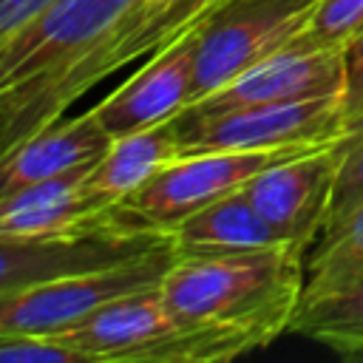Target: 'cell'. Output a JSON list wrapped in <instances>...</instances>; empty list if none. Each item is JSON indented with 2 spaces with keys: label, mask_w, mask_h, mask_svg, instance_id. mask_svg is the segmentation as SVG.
I'll return each instance as SVG.
<instances>
[{
  "label": "cell",
  "mask_w": 363,
  "mask_h": 363,
  "mask_svg": "<svg viewBox=\"0 0 363 363\" xmlns=\"http://www.w3.org/2000/svg\"><path fill=\"white\" fill-rule=\"evenodd\" d=\"M346 96V45L301 48L286 45L233 77L218 91L196 99L187 111H230L247 105L298 102L318 96Z\"/></svg>",
  "instance_id": "9c48e42d"
},
{
  "label": "cell",
  "mask_w": 363,
  "mask_h": 363,
  "mask_svg": "<svg viewBox=\"0 0 363 363\" xmlns=\"http://www.w3.org/2000/svg\"><path fill=\"white\" fill-rule=\"evenodd\" d=\"M145 0H57L0 48V105L28 99L111 43Z\"/></svg>",
  "instance_id": "7a4b0ae2"
},
{
  "label": "cell",
  "mask_w": 363,
  "mask_h": 363,
  "mask_svg": "<svg viewBox=\"0 0 363 363\" xmlns=\"http://www.w3.org/2000/svg\"><path fill=\"white\" fill-rule=\"evenodd\" d=\"M48 360L85 363V357L74 346L62 343L60 337H48V335H14V332L0 335V363H48Z\"/></svg>",
  "instance_id": "d6986e66"
},
{
  "label": "cell",
  "mask_w": 363,
  "mask_h": 363,
  "mask_svg": "<svg viewBox=\"0 0 363 363\" xmlns=\"http://www.w3.org/2000/svg\"><path fill=\"white\" fill-rule=\"evenodd\" d=\"M315 6L318 0H227L216 9L196 34L193 102L286 48L306 28Z\"/></svg>",
  "instance_id": "8992f818"
},
{
  "label": "cell",
  "mask_w": 363,
  "mask_h": 363,
  "mask_svg": "<svg viewBox=\"0 0 363 363\" xmlns=\"http://www.w3.org/2000/svg\"><path fill=\"white\" fill-rule=\"evenodd\" d=\"M352 136V133H349ZM349 136L281 159L264 167L244 184V193L255 204V210L275 227V233L292 244L306 250L312 238L326 227L335 179L349 145Z\"/></svg>",
  "instance_id": "52a82bcc"
},
{
  "label": "cell",
  "mask_w": 363,
  "mask_h": 363,
  "mask_svg": "<svg viewBox=\"0 0 363 363\" xmlns=\"http://www.w3.org/2000/svg\"><path fill=\"white\" fill-rule=\"evenodd\" d=\"M91 164L94 162L0 199V235L45 238V235H77L94 230L139 233L125 227L116 218L113 207H105L88 193L85 176Z\"/></svg>",
  "instance_id": "8fae6325"
},
{
  "label": "cell",
  "mask_w": 363,
  "mask_h": 363,
  "mask_svg": "<svg viewBox=\"0 0 363 363\" xmlns=\"http://www.w3.org/2000/svg\"><path fill=\"white\" fill-rule=\"evenodd\" d=\"M182 153L323 147L352 133L346 96L247 105L230 111H182L176 119Z\"/></svg>",
  "instance_id": "3957f363"
},
{
  "label": "cell",
  "mask_w": 363,
  "mask_h": 363,
  "mask_svg": "<svg viewBox=\"0 0 363 363\" xmlns=\"http://www.w3.org/2000/svg\"><path fill=\"white\" fill-rule=\"evenodd\" d=\"M346 111L352 122L363 116V31L346 43Z\"/></svg>",
  "instance_id": "44dd1931"
},
{
  "label": "cell",
  "mask_w": 363,
  "mask_h": 363,
  "mask_svg": "<svg viewBox=\"0 0 363 363\" xmlns=\"http://www.w3.org/2000/svg\"><path fill=\"white\" fill-rule=\"evenodd\" d=\"M196 34L199 28L150 54L136 74L91 108L111 139L176 119L193 102Z\"/></svg>",
  "instance_id": "30bf717a"
},
{
  "label": "cell",
  "mask_w": 363,
  "mask_h": 363,
  "mask_svg": "<svg viewBox=\"0 0 363 363\" xmlns=\"http://www.w3.org/2000/svg\"><path fill=\"white\" fill-rule=\"evenodd\" d=\"M111 145L94 111L60 116L0 150V199L96 162Z\"/></svg>",
  "instance_id": "7c38bea8"
},
{
  "label": "cell",
  "mask_w": 363,
  "mask_h": 363,
  "mask_svg": "<svg viewBox=\"0 0 363 363\" xmlns=\"http://www.w3.org/2000/svg\"><path fill=\"white\" fill-rule=\"evenodd\" d=\"M289 332L306 335L337 354H363V275L329 295L301 301Z\"/></svg>",
  "instance_id": "9a60e30c"
},
{
  "label": "cell",
  "mask_w": 363,
  "mask_h": 363,
  "mask_svg": "<svg viewBox=\"0 0 363 363\" xmlns=\"http://www.w3.org/2000/svg\"><path fill=\"white\" fill-rule=\"evenodd\" d=\"M57 0H0V48H6L23 28L43 17Z\"/></svg>",
  "instance_id": "ffe728a7"
},
{
  "label": "cell",
  "mask_w": 363,
  "mask_h": 363,
  "mask_svg": "<svg viewBox=\"0 0 363 363\" xmlns=\"http://www.w3.org/2000/svg\"><path fill=\"white\" fill-rule=\"evenodd\" d=\"M176 156H182V145L173 119L128 136H116L111 139L108 150L91 164L85 187L105 207H116Z\"/></svg>",
  "instance_id": "5bb4252c"
},
{
  "label": "cell",
  "mask_w": 363,
  "mask_h": 363,
  "mask_svg": "<svg viewBox=\"0 0 363 363\" xmlns=\"http://www.w3.org/2000/svg\"><path fill=\"white\" fill-rule=\"evenodd\" d=\"M357 31H363V0H318L306 28L292 40V45H346Z\"/></svg>",
  "instance_id": "e0dca14e"
},
{
  "label": "cell",
  "mask_w": 363,
  "mask_h": 363,
  "mask_svg": "<svg viewBox=\"0 0 363 363\" xmlns=\"http://www.w3.org/2000/svg\"><path fill=\"white\" fill-rule=\"evenodd\" d=\"M357 119H363V116H357Z\"/></svg>",
  "instance_id": "7402d4cb"
},
{
  "label": "cell",
  "mask_w": 363,
  "mask_h": 363,
  "mask_svg": "<svg viewBox=\"0 0 363 363\" xmlns=\"http://www.w3.org/2000/svg\"><path fill=\"white\" fill-rule=\"evenodd\" d=\"M363 204V119L352 122V136L335 179V193H332V207H329V221L323 227L332 230L343 218H349L357 207Z\"/></svg>",
  "instance_id": "ac0fdd59"
},
{
  "label": "cell",
  "mask_w": 363,
  "mask_h": 363,
  "mask_svg": "<svg viewBox=\"0 0 363 363\" xmlns=\"http://www.w3.org/2000/svg\"><path fill=\"white\" fill-rule=\"evenodd\" d=\"M164 235L176 255L235 252V250H258V247L286 244L275 233V227L255 210V204L250 201L244 187L190 213L176 227H170ZM286 247H292V244H286Z\"/></svg>",
  "instance_id": "4fadbf2b"
},
{
  "label": "cell",
  "mask_w": 363,
  "mask_h": 363,
  "mask_svg": "<svg viewBox=\"0 0 363 363\" xmlns=\"http://www.w3.org/2000/svg\"><path fill=\"white\" fill-rule=\"evenodd\" d=\"M315 147H278V150H201L182 153L167 162L139 190L125 196L113 213L139 233H167L190 213L210 201L241 190L264 167L306 153Z\"/></svg>",
  "instance_id": "277c9868"
},
{
  "label": "cell",
  "mask_w": 363,
  "mask_h": 363,
  "mask_svg": "<svg viewBox=\"0 0 363 363\" xmlns=\"http://www.w3.org/2000/svg\"><path fill=\"white\" fill-rule=\"evenodd\" d=\"M164 233L94 230L77 235H0V295H11L40 281L116 267L167 247Z\"/></svg>",
  "instance_id": "ba28073f"
},
{
  "label": "cell",
  "mask_w": 363,
  "mask_h": 363,
  "mask_svg": "<svg viewBox=\"0 0 363 363\" xmlns=\"http://www.w3.org/2000/svg\"><path fill=\"white\" fill-rule=\"evenodd\" d=\"M363 275V204L337 227L323 233V244L306 264L303 298L329 295Z\"/></svg>",
  "instance_id": "2e32d148"
},
{
  "label": "cell",
  "mask_w": 363,
  "mask_h": 363,
  "mask_svg": "<svg viewBox=\"0 0 363 363\" xmlns=\"http://www.w3.org/2000/svg\"><path fill=\"white\" fill-rule=\"evenodd\" d=\"M303 284V250L281 244L176 255L159 281V295L179 320L213 329L241 357L289 332Z\"/></svg>",
  "instance_id": "6da1fadb"
},
{
  "label": "cell",
  "mask_w": 363,
  "mask_h": 363,
  "mask_svg": "<svg viewBox=\"0 0 363 363\" xmlns=\"http://www.w3.org/2000/svg\"><path fill=\"white\" fill-rule=\"evenodd\" d=\"M173 247H162L150 255L94 269L62 275L51 281L31 284L11 295H0V335H48L57 337L60 332L82 323L105 303L156 289L164 269L173 264Z\"/></svg>",
  "instance_id": "5b68a950"
}]
</instances>
